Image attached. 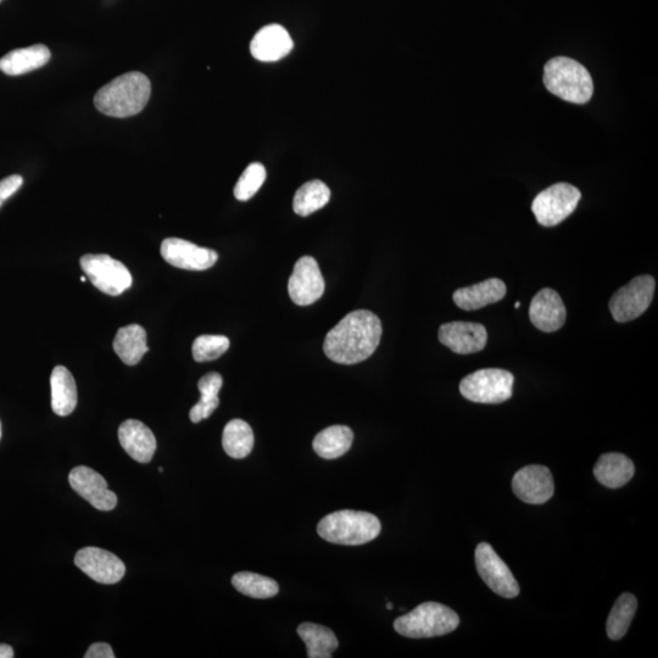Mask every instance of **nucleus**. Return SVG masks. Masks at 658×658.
<instances>
[{"label":"nucleus","instance_id":"obj_1","mask_svg":"<svg viewBox=\"0 0 658 658\" xmlns=\"http://www.w3.org/2000/svg\"><path fill=\"white\" fill-rule=\"evenodd\" d=\"M383 328L379 317L368 310H356L331 329L323 344L329 360L355 365L371 358L381 343Z\"/></svg>","mask_w":658,"mask_h":658},{"label":"nucleus","instance_id":"obj_2","mask_svg":"<svg viewBox=\"0 0 658 658\" xmlns=\"http://www.w3.org/2000/svg\"><path fill=\"white\" fill-rule=\"evenodd\" d=\"M152 94V83L142 72H127L100 88L94 105L100 113L125 119L146 108Z\"/></svg>","mask_w":658,"mask_h":658},{"label":"nucleus","instance_id":"obj_3","mask_svg":"<svg viewBox=\"0 0 658 658\" xmlns=\"http://www.w3.org/2000/svg\"><path fill=\"white\" fill-rule=\"evenodd\" d=\"M382 531L381 521L372 513L342 510L323 517L317 533L329 543L364 545L375 540Z\"/></svg>","mask_w":658,"mask_h":658},{"label":"nucleus","instance_id":"obj_4","mask_svg":"<svg viewBox=\"0 0 658 658\" xmlns=\"http://www.w3.org/2000/svg\"><path fill=\"white\" fill-rule=\"evenodd\" d=\"M544 85L554 96L568 103H588L594 93L593 78L578 61L559 57L546 63Z\"/></svg>","mask_w":658,"mask_h":658},{"label":"nucleus","instance_id":"obj_5","mask_svg":"<svg viewBox=\"0 0 658 658\" xmlns=\"http://www.w3.org/2000/svg\"><path fill=\"white\" fill-rule=\"evenodd\" d=\"M460 618L448 606L425 602L394 622V629L406 638L443 637L459 627Z\"/></svg>","mask_w":658,"mask_h":658},{"label":"nucleus","instance_id":"obj_6","mask_svg":"<svg viewBox=\"0 0 658 658\" xmlns=\"http://www.w3.org/2000/svg\"><path fill=\"white\" fill-rule=\"evenodd\" d=\"M512 373L500 368H484L471 373L460 383L462 397L478 404H501L512 397Z\"/></svg>","mask_w":658,"mask_h":658},{"label":"nucleus","instance_id":"obj_7","mask_svg":"<svg viewBox=\"0 0 658 658\" xmlns=\"http://www.w3.org/2000/svg\"><path fill=\"white\" fill-rule=\"evenodd\" d=\"M81 267L93 286L104 294L117 297L132 286V275L121 261L109 255L88 254L82 256Z\"/></svg>","mask_w":658,"mask_h":658},{"label":"nucleus","instance_id":"obj_8","mask_svg":"<svg viewBox=\"0 0 658 658\" xmlns=\"http://www.w3.org/2000/svg\"><path fill=\"white\" fill-rule=\"evenodd\" d=\"M581 198V192L572 184L557 183L537 195L532 211L540 225L556 226L573 214Z\"/></svg>","mask_w":658,"mask_h":658},{"label":"nucleus","instance_id":"obj_9","mask_svg":"<svg viewBox=\"0 0 658 658\" xmlns=\"http://www.w3.org/2000/svg\"><path fill=\"white\" fill-rule=\"evenodd\" d=\"M656 281L649 275L635 277L627 286L613 294L610 311L613 319L626 323L638 319L649 309L654 299Z\"/></svg>","mask_w":658,"mask_h":658},{"label":"nucleus","instance_id":"obj_10","mask_svg":"<svg viewBox=\"0 0 658 658\" xmlns=\"http://www.w3.org/2000/svg\"><path fill=\"white\" fill-rule=\"evenodd\" d=\"M476 567L479 576L495 594L506 599H513L520 594L515 576L509 566L496 554L492 545L482 543L476 549Z\"/></svg>","mask_w":658,"mask_h":658},{"label":"nucleus","instance_id":"obj_11","mask_svg":"<svg viewBox=\"0 0 658 658\" xmlns=\"http://www.w3.org/2000/svg\"><path fill=\"white\" fill-rule=\"evenodd\" d=\"M325 280L317 261L303 256L297 261L288 282L289 297L299 306H309L320 300L325 293Z\"/></svg>","mask_w":658,"mask_h":658},{"label":"nucleus","instance_id":"obj_12","mask_svg":"<svg viewBox=\"0 0 658 658\" xmlns=\"http://www.w3.org/2000/svg\"><path fill=\"white\" fill-rule=\"evenodd\" d=\"M160 253L167 264L188 271L208 270L219 260L215 250L198 247L180 238L165 239L161 244Z\"/></svg>","mask_w":658,"mask_h":658},{"label":"nucleus","instance_id":"obj_13","mask_svg":"<svg viewBox=\"0 0 658 658\" xmlns=\"http://www.w3.org/2000/svg\"><path fill=\"white\" fill-rule=\"evenodd\" d=\"M513 493L524 503L542 505L554 496V477L548 467L532 465L522 468L512 479Z\"/></svg>","mask_w":658,"mask_h":658},{"label":"nucleus","instance_id":"obj_14","mask_svg":"<svg viewBox=\"0 0 658 658\" xmlns=\"http://www.w3.org/2000/svg\"><path fill=\"white\" fill-rule=\"evenodd\" d=\"M75 563L93 581L116 584L124 578L126 567L119 557L99 548H85L77 552Z\"/></svg>","mask_w":658,"mask_h":658},{"label":"nucleus","instance_id":"obj_15","mask_svg":"<svg viewBox=\"0 0 658 658\" xmlns=\"http://www.w3.org/2000/svg\"><path fill=\"white\" fill-rule=\"evenodd\" d=\"M69 482L71 488L100 511L114 510L117 505V496L111 492L102 475L86 466L75 467L70 472Z\"/></svg>","mask_w":658,"mask_h":658},{"label":"nucleus","instance_id":"obj_16","mask_svg":"<svg viewBox=\"0 0 658 658\" xmlns=\"http://www.w3.org/2000/svg\"><path fill=\"white\" fill-rule=\"evenodd\" d=\"M439 342L456 354L479 353L488 342L487 329L481 323L449 322L440 326Z\"/></svg>","mask_w":658,"mask_h":658},{"label":"nucleus","instance_id":"obj_17","mask_svg":"<svg viewBox=\"0 0 658 658\" xmlns=\"http://www.w3.org/2000/svg\"><path fill=\"white\" fill-rule=\"evenodd\" d=\"M529 319L539 331L551 333L559 331L566 323V306L560 294L554 289L545 288L532 300Z\"/></svg>","mask_w":658,"mask_h":658},{"label":"nucleus","instance_id":"obj_18","mask_svg":"<svg viewBox=\"0 0 658 658\" xmlns=\"http://www.w3.org/2000/svg\"><path fill=\"white\" fill-rule=\"evenodd\" d=\"M294 47L293 39L283 26L272 24L262 27L250 43V53L262 63H275L287 57Z\"/></svg>","mask_w":658,"mask_h":658},{"label":"nucleus","instance_id":"obj_19","mask_svg":"<svg viewBox=\"0 0 658 658\" xmlns=\"http://www.w3.org/2000/svg\"><path fill=\"white\" fill-rule=\"evenodd\" d=\"M119 440L122 448L133 460L148 464L156 450V439L149 427L137 420H127L119 428Z\"/></svg>","mask_w":658,"mask_h":658},{"label":"nucleus","instance_id":"obj_20","mask_svg":"<svg viewBox=\"0 0 658 658\" xmlns=\"http://www.w3.org/2000/svg\"><path fill=\"white\" fill-rule=\"evenodd\" d=\"M506 292L507 289L503 281L499 278H490V280L477 283L475 286L457 289L453 299L460 309L473 311L498 303V301L505 298Z\"/></svg>","mask_w":658,"mask_h":658},{"label":"nucleus","instance_id":"obj_21","mask_svg":"<svg viewBox=\"0 0 658 658\" xmlns=\"http://www.w3.org/2000/svg\"><path fill=\"white\" fill-rule=\"evenodd\" d=\"M50 58H52V54L43 44L15 49L0 59V71L9 76L29 74V72L47 65Z\"/></svg>","mask_w":658,"mask_h":658},{"label":"nucleus","instance_id":"obj_22","mask_svg":"<svg viewBox=\"0 0 658 658\" xmlns=\"http://www.w3.org/2000/svg\"><path fill=\"white\" fill-rule=\"evenodd\" d=\"M635 467L628 456L609 453L600 456L594 467V476L606 488L618 489L633 478Z\"/></svg>","mask_w":658,"mask_h":658},{"label":"nucleus","instance_id":"obj_23","mask_svg":"<svg viewBox=\"0 0 658 658\" xmlns=\"http://www.w3.org/2000/svg\"><path fill=\"white\" fill-rule=\"evenodd\" d=\"M52 387V409L55 415L66 417L75 411L77 406V387L74 376L68 368L57 366L50 377Z\"/></svg>","mask_w":658,"mask_h":658},{"label":"nucleus","instance_id":"obj_24","mask_svg":"<svg viewBox=\"0 0 658 658\" xmlns=\"http://www.w3.org/2000/svg\"><path fill=\"white\" fill-rule=\"evenodd\" d=\"M147 332L142 326L130 325L117 331L114 350L124 364L135 366L149 351Z\"/></svg>","mask_w":658,"mask_h":658},{"label":"nucleus","instance_id":"obj_25","mask_svg":"<svg viewBox=\"0 0 658 658\" xmlns=\"http://www.w3.org/2000/svg\"><path fill=\"white\" fill-rule=\"evenodd\" d=\"M354 433L347 426L323 429L314 439L315 453L325 460H336L347 454L353 445Z\"/></svg>","mask_w":658,"mask_h":658},{"label":"nucleus","instance_id":"obj_26","mask_svg":"<svg viewBox=\"0 0 658 658\" xmlns=\"http://www.w3.org/2000/svg\"><path fill=\"white\" fill-rule=\"evenodd\" d=\"M298 634L303 639L309 658H331L339 641L331 629L310 622L301 623Z\"/></svg>","mask_w":658,"mask_h":658},{"label":"nucleus","instance_id":"obj_27","mask_svg":"<svg viewBox=\"0 0 658 658\" xmlns=\"http://www.w3.org/2000/svg\"><path fill=\"white\" fill-rule=\"evenodd\" d=\"M222 446L232 459H244L254 448V432L243 420H232L223 429Z\"/></svg>","mask_w":658,"mask_h":658},{"label":"nucleus","instance_id":"obj_28","mask_svg":"<svg viewBox=\"0 0 658 658\" xmlns=\"http://www.w3.org/2000/svg\"><path fill=\"white\" fill-rule=\"evenodd\" d=\"M223 379L220 373L210 372L200 378L198 388L202 398L199 403L192 407L189 417L193 423H199L214 414L220 405L219 393L222 388Z\"/></svg>","mask_w":658,"mask_h":658},{"label":"nucleus","instance_id":"obj_29","mask_svg":"<svg viewBox=\"0 0 658 658\" xmlns=\"http://www.w3.org/2000/svg\"><path fill=\"white\" fill-rule=\"evenodd\" d=\"M331 200V191L326 183L315 180L306 182L294 195L293 210L299 216H310L325 208Z\"/></svg>","mask_w":658,"mask_h":658},{"label":"nucleus","instance_id":"obj_30","mask_svg":"<svg viewBox=\"0 0 658 658\" xmlns=\"http://www.w3.org/2000/svg\"><path fill=\"white\" fill-rule=\"evenodd\" d=\"M637 609L638 600L634 595L624 593L618 598L606 624L607 635L610 639L620 640L627 634Z\"/></svg>","mask_w":658,"mask_h":658},{"label":"nucleus","instance_id":"obj_31","mask_svg":"<svg viewBox=\"0 0 658 658\" xmlns=\"http://www.w3.org/2000/svg\"><path fill=\"white\" fill-rule=\"evenodd\" d=\"M232 584L239 593L253 599H270L280 591L276 581L252 572L234 574Z\"/></svg>","mask_w":658,"mask_h":658},{"label":"nucleus","instance_id":"obj_32","mask_svg":"<svg viewBox=\"0 0 658 658\" xmlns=\"http://www.w3.org/2000/svg\"><path fill=\"white\" fill-rule=\"evenodd\" d=\"M265 166L260 163L250 164L239 178L236 187H234V197L239 202H247L252 199L266 180Z\"/></svg>","mask_w":658,"mask_h":658},{"label":"nucleus","instance_id":"obj_33","mask_svg":"<svg viewBox=\"0 0 658 658\" xmlns=\"http://www.w3.org/2000/svg\"><path fill=\"white\" fill-rule=\"evenodd\" d=\"M230 339L225 336H200L194 340L192 353L197 362L214 361L230 349Z\"/></svg>","mask_w":658,"mask_h":658},{"label":"nucleus","instance_id":"obj_34","mask_svg":"<svg viewBox=\"0 0 658 658\" xmlns=\"http://www.w3.org/2000/svg\"><path fill=\"white\" fill-rule=\"evenodd\" d=\"M22 184H24V178L20 175L9 176L0 181V206L3 205L5 200L13 197L19 191Z\"/></svg>","mask_w":658,"mask_h":658},{"label":"nucleus","instance_id":"obj_35","mask_svg":"<svg viewBox=\"0 0 658 658\" xmlns=\"http://www.w3.org/2000/svg\"><path fill=\"white\" fill-rule=\"evenodd\" d=\"M86 658H115V654L111 646L107 643L93 644L85 655Z\"/></svg>","mask_w":658,"mask_h":658},{"label":"nucleus","instance_id":"obj_36","mask_svg":"<svg viewBox=\"0 0 658 658\" xmlns=\"http://www.w3.org/2000/svg\"><path fill=\"white\" fill-rule=\"evenodd\" d=\"M15 656L13 648L7 644H0V658H13Z\"/></svg>","mask_w":658,"mask_h":658},{"label":"nucleus","instance_id":"obj_37","mask_svg":"<svg viewBox=\"0 0 658 658\" xmlns=\"http://www.w3.org/2000/svg\"><path fill=\"white\" fill-rule=\"evenodd\" d=\"M86 281H87V277H83V276H82V277H81V282H82V283H85Z\"/></svg>","mask_w":658,"mask_h":658},{"label":"nucleus","instance_id":"obj_38","mask_svg":"<svg viewBox=\"0 0 658 658\" xmlns=\"http://www.w3.org/2000/svg\"><path fill=\"white\" fill-rule=\"evenodd\" d=\"M387 609H388V610H392V609H393V604H388V605H387Z\"/></svg>","mask_w":658,"mask_h":658},{"label":"nucleus","instance_id":"obj_39","mask_svg":"<svg viewBox=\"0 0 658 658\" xmlns=\"http://www.w3.org/2000/svg\"><path fill=\"white\" fill-rule=\"evenodd\" d=\"M0 439H2V423H0Z\"/></svg>","mask_w":658,"mask_h":658},{"label":"nucleus","instance_id":"obj_40","mask_svg":"<svg viewBox=\"0 0 658 658\" xmlns=\"http://www.w3.org/2000/svg\"><path fill=\"white\" fill-rule=\"evenodd\" d=\"M520 306H521V303H516V304H515V308H516V309L520 308Z\"/></svg>","mask_w":658,"mask_h":658},{"label":"nucleus","instance_id":"obj_41","mask_svg":"<svg viewBox=\"0 0 658 658\" xmlns=\"http://www.w3.org/2000/svg\"><path fill=\"white\" fill-rule=\"evenodd\" d=\"M159 472H160V473H163V472H164V468H163V467H160V468H159Z\"/></svg>","mask_w":658,"mask_h":658},{"label":"nucleus","instance_id":"obj_42","mask_svg":"<svg viewBox=\"0 0 658 658\" xmlns=\"http://www.w3.org/2000/svg\"><path fill=\"white\" fill-rule=\"evenodd\" d=\"M0 2H2V0H0Z\"/></svg>","mask_w":658,"mask_h":658}]
</instances>
